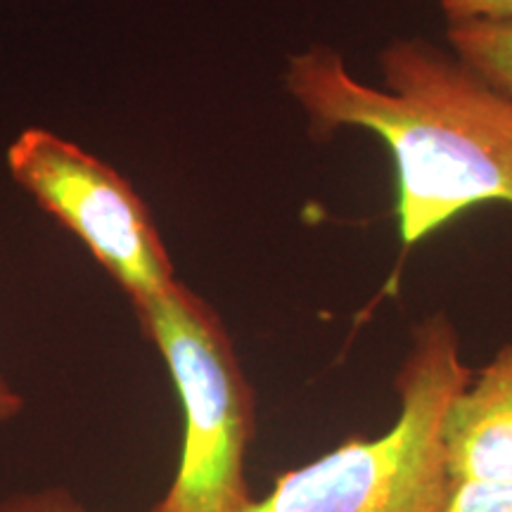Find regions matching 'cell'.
<instances>
[{"label": "cell", "mask_w": 512, "mask_h": 512, "mask_svg": "<svg viewBox=\"0 0 512 512\" xmlns=\"http://www.w3.org/2000/svg\"><path fill=\"white\" fill-rule=\"evenodd\" d=\"M133 309L164 358L183 411L176 475L150 512H242L254 501L247 456L256 399L226 325L178 280Z\"/></svg>", "instance_id": "cell-3"}, {"label": "cell", "mask_w": 512, "mask_h": 512, "mask_svg": "<svg viewBox=\"0 0 512 512\" xmlns=\"http://www.w3.org/2000/svg\"><path fill=\"white\" fill-rule=\"evenodd\" d=\"M448 24L475 22H508L512 19V0H439Z\"/></svg>", "instance_id": "cell-9"}, {"label": "cell", "mask_w": 512, "mask_h": 512, "mask_svg": "<svg viewBox=\"0 0 512 512\" xmlns=\"http://www.w3.org/2000/svg\"><path fill=\"white\" fill-rule=\"evenodd\" d=\"M444 446L453 484L512 479V339L453 399Z\"/></svg>", "instance_id": "cell-5"}, {"label": "cell", "mask_w": 512, "mask_h": 512, "mask_svg": "<svg viewBox=\"0 0 512 512\" xmlns=\"http://www.w3.org/2000/svg\"><path fill=\"white\" fill-rule=\"evenodd\" d=\"M22 408H24L22 396H19L15 389L5 382V377L0 375V425H5V422L12 418H17V415L22 413Z\"/></svg>", "instance_id": "cell-10"}, {"label": "cell", "mask_w": 512, "mask_h": 512, "mask_svg": "<svg viewBox=\"0 0 512 512\" xmlns=\"http://www.w3.org/2000/svg\"><path fill=\"white\" fill-rule=\"evenodd\" d=\"M451 53L494 91L512 100V19L448 24Z\"/></svg>", "instance_id": "cell-6"}, {"label": "cell", "mask_w": 512, "mask_h": 512, "mask_svg": "<svg viewBox=\"0 0 512 512\" xmlns=\"http://www.w3.org/2000/svg\"><path fill=\"white\" fill-rule=\"evenodd\" d=\"M456 323L430 313L413 328L394 377L399 413L377 437H349L311 463L280 472L242 512H446L448 408L470 382Z\"/></svg>", "instance_id": "cell-2"}, {"label": "cell", "mask_w": 512, "mask_h": 512, "mask_svg": "<svg viewBox=\"0 0 512 512\" xmlns=\"http://www.w3.org/2000/svg\"><path fill=\"white\" fill-rule=\"evenodd\" d=\"M0 512H93L74 494L60 486L38 491H22L0 501Z\"/></svg>", "instance_id": "cell-8"}, {"label": "cell", "mask_w": 512, "mask_h": 512, "mask_svg": "<svg viewBox=\"0 0 512 512\" xmlns=\"http://www.w3.org/2000/svg\"><path fill=\"white\" fill-rule=\"evenodd\" d=\"M380 86L356 79L330 46L290 57L285 91L316 140L375 133L396 171V226L415 247L482 204L512 207V100L425 38L380 50Z\"/></svg>", "instance_id": "cell-1"}, {"label": "cell", "mask_w": 512, "mask_h": 512, "mask_svg": "<svg viewBox=\"0 0 512 512\" xmlns=\"http://www.w3.org/2000/svg\"><path fill=\"white\" fill-rule=\"evenodd\" d=\"M446 512H512V479L453 484Z\"/></svg>", "instance_id": "cell-7"}, {"label": "cell", "mask_w": 512, "mask_h": 512, "mask_svg": "<svg viewBox=\"0 0 512 512\" xmlns=\"http://www.w3.org/2000/svg\"><path fill=\"white\" fill-rule=\"evenodd\" d=\"M8 169L53 219L88 247L131 304L174 283V266L150 209L112 166L46 128H27Z\"/></svg>", "instance_id": "cell-4"}]
</instances>
